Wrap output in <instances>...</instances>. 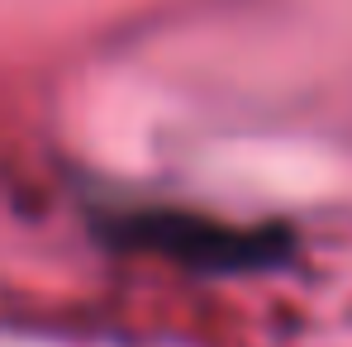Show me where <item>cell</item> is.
<instances>
[{"mask_svg":"<svg viewBox=\"0 0 352 347\" xmlns=\"http://www.w3.org/2000/svg\"><path fill=\"white\" fill-rule=\"evenodd\" d=\"M124 238H133L138 247L167 252L186 267L200 271H248L262 267L281 252V243L262 229H234V224H214V219H195V214H138L124 224Z\"/></svg>","mask_w":352,"mask_h":347,"instance_id":"cell-1","label":"cell"}]
</instances>
